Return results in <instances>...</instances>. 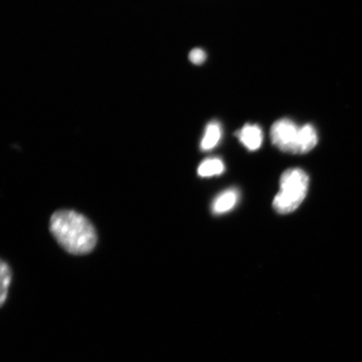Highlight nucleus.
Wrapping results in <instances>:
<instances>
[{"mask_svg":"<svg viewBox=\"0 0 362 362\" xmlns=\"http://www.w3.org/2000/svg\"><path fill=\"white\" fill-rule=\"evenodd\" d=\"M49 230L58 243L71 255H87L98 242L93 225L87 217L74 211L55 212L49 220Z\"/></svg>","mask_w":362,"mask_h":362,"instance_id":"1","label":"nucleus"},{"mask_svg":"<svg viewBox=\"0 0 362 362\" xmlns=\"http://www.w3.org/2000/svg\"><path fill=\"white\" fill-rule=\"evenodd\" d=\"M309 184V176L304 170L293 168L284 171L279 180L280 191L273 202L274 210L283 215L296 211L304 202Z\"/></svg>","mask_w":362,"mask_h":362,"instance_id":"2","label":"nucleus"},{"mask_svg":"<svg viewBox=\"0 0 362 362\" xmlns=\"http://www.w3.org/2000/svg\"><path fill=\"white\" fill-rule=\"evenodd\" d=\"M300 129L291 119H282L278 120L271 128L272 143L283 152L296 153L297 155Z\"/></svg>","mask_w":362,"mask_h":362,"instance_id":"3","label":"nucleus"},{"mask_svg":"<svg viewBox=\"0 0 362 362\" xmlns=\"http://www.w3.org/2000/svg\"><path fill=\"white\" fill-rule=\"evenodd\" d=\"M236 135L243 146L250 151L259 149L262 146V139H264L260 127L256 124L243 126Z\"/></svg>","mask_w":362,"mask_h":362,"instance_id":"4","label":"nucleus"},{"mask_svg":"<svg viewBox=\"0 0 362 362\" xmlns=\"http://www.w3.org/2000/svg\"><path fill=\"white\" fill-rule=\"evenodd\" d=\"M239 193L237 189H229L220 194L212 204L211 209L214 214H224L233 209L238 201Z\"/></svg>","mask_w":362,"mask_h":362,"instance_id":"5","label":"nucleus"},{"mask_svg":"<svg viewBox=\"0 0 362 362\" xmlns=\"http://www.w3.org/2000/svg\"><path fill=\"white\" fill-rule=\"evenodd\" d=\"M318 143V135L314 126L305 124L300 127L298 134L297 155H303L310 152Z\"/></svg>","mask_w":362,"mask_h":362,"instance_id":"6","label":"nucleus"},{"mask_svg":"<svg viewBox=\"0 0 362 362\" xmlns=\"http://www.w3.org/2000/svg\"><path fill=\"white\" fill-rule=\"evenodd\" d=\"M221 138V128L218 122L212 121L206 126L204 134L201 148L202 151H207L215 148L220 142Z\"/></svg>","mask_w":362,"mask_h":362,"instance_id":"7","label":"nucleus"},{"mask_svg":"<svg viewBox=\"0 0 362 362\" xmlns=\"http://www.w3.org/2000/svg\"><path fill=\"white\" fill-rule=\"evenodd\" d=\"M225 165L218 158H211L204 160L198 167V175L202 177H211L223 173Z\"/></svg>","mask_w":362,"mask_h":362,"instance_id":"8","label":"nucleus"},{"mask_svg":"<svg viewBox=\"0 0 362 362\" xmlns=\"http://www.w3.org/2000/svg\"><path fill=\"white\" fill-rule=\"evenodd\" d=\"M11 271L6 262L1 261L0 266V279H1V305L7 297L8 288L11 281Z\"/></svg>","mask_w":362,"mask_h":362,"instance_id":"9","label":"nucleus"},{"mask_svg":"<svg viewBox=\"0 0 362 362\" xmlns=\"http://www.w3.org/2000/svg\"><path fill=\"white\" fill-rule=\"evenodd\" d=\"M189 59L194 64L201 65L206 61V52L200 48L193 49L192 51L189 52Z\"/></svg>","mask_w":362,"mask_h":362,"instance_id":"10","label":"nucleus"}]
</instances>
